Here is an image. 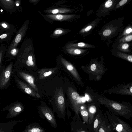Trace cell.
Returning <instances> with one entry per match:
<instances>
[{
	"label": "cell",
	"mask_w": 132,
	"mask_h": 132,
	"mask_svg": "<svg viewBox=\"0 0 132 132\" xmlns=\"http://www.w3.org/2000/svg\"><path fill=\"white\" fill-rule=\"evenodd\" d=\"M99 102L104 105L114 114L121 116L127 119L132 118V107L130 105H126L106 98H100Z\"/></svg>",
	"instance_id": "cell-1"
},
{
	"label": "cell",
	"mask_w": 132,
	"mask_h": 132,
	"mask_svg": "<svg viewBox=\"0 0 132 132\" xmlns=\"http://www.w3.org/2000/svg\"><path fill=\"white\" fill-rule=\"evenodd\" d=\"M114 131L116 132H132V128L127 122L118 116L106 111L105 113Z\"/></svg>",
	"instance_id": "cell-2"
},
{
	"label": "cell",
	"mask_w": 132,
	"mask_h": 132,
	"mask_svg": "<svg viewBox=\"0 0 132 132\" xmlns=\"http://www.w3.org/2000/svg\"><path fill=\"white\" fill-rule=\"evenodd\" d=\"M13 63L11 62L5 67L0 75V89L7 88L10 84V81L13 75Z\"/></svg>",
	"instance_id": "cell-3"
},
{
	"label": "cell",
	"mask_w": 132,
	"mask_h": 132,
	"mask_svg": "<svg viewBox=\"0 0 132 132\" xmlns=\"http://www.w3.org/2000/svg\"><path fill=\"white\" fill-rule=\"evenodd\" d=\"M68 95L71 103L72 109L75 112L76 117L80 118L79 115V110L80 106L82 105L80 102L79 95L71 87H68Z\"/></svg>",
	"instance_id": "cell-4"
},
{
	"label": "cell",
	"mask_w": 132,
	"mask_h": 132,
	"mask_svg": "<svg viewBox=\"0 0 132 132\" xmlns=\"http://www.w3.org/2000/svg\"><path fill=\"white\" fill-rule=\"evenodd\" d=\"M24 109L23 106L20 102H14L5 108V109L9 112L6 118H12L16 116L23 111Z\"/></svg>",
	"instance_id": "cell-5"
},
{
	"label": "cell",
	"mask_w": 132,
	"mask_h": 132,
	"mask_svg": "<svg viewBox=\"0 0 132 132\" xmlns=\"http://www.w3.org/2000/svg\"><path fill=\"white\" fill-rule=\"evenodd\" d=\"M15 73L20 78L26 81L37 92L38 89L34 83V79L33 77L28 73L20 69H13V74Z\"/></svg>",
	"instance_id": "cell-6"
},
{
	"label": "cell",
	"mask_w": 132,
	"mask_h": 132,
	"mask_svg": "<svg viewBox=\"0 0 132 132\" xmlns=\"http://www.w3.org/2000/svg\"><path fill=\"white\" fill-rule=\"evenodd\" d=\"M13 79L16 86L25 93L33 96H36V93L33 88L20 79L15 73L13 74Z\"/></svg>",
	"instance_id": "cell-7"
},
{
	"label": "cell",
	"mask_w": 132,
	"mask_h": 132,
	"mask_svg": "<svg viewBox=\"0 0 132 132\" xmlns=\"http://www.w3.org/2000/svg\"><path fill=\"white\" fill-rule=\"evenodd\" d=\"M63 94L61 92H59L56 97L55 102L59 117L64 120L65 116V103Z\"/></svg>",
	"instance_id": "cell-8"
},
{
	"label": "cell",
	"mask_w": 132,
	"mask_h": 132,
	"mask_svg": "<svg viewBox=\"0 0 132 132\" xmlns=\"http://www.w3.org/2000/svg\"><path fill=\"white\" fill-rule=\"evenodd\" d=\"M40 110L43 115L52 126L54 128L57 127V123L55 117L52 110L46 106L41 107Z\"/></svg>",
	"instance_id": "cell-9"
},
{
	"label": "cell",
	"mask_w": 132,
	"mask_h": 132,
	"mask_svg": "<svg viewBox=\"0 0 132 132\" xmlns=\"http://www.w3.org/2000/svg\"><path fill=\"white\" fill-rule=\"evenodd\" d=\"M105 114H103L102 120L95 132H113Z\"/></svg>",
	"instance_id": "cell-10"
},
{
	"label": "cell",
	"mask_w": 132,
	"mask_h": 132,
	"mask_svg": "<svg viewBox=\"0 0 132 132\" xmlns=\"http://www.w3.org/2000/svg\"><path fill=\"white\" fill-rule=\"evenodd\" d=\"M61 62L67 69L71 74L78 81H80V79L78 73L73 66L63 58L61 59Z\"/></svg>",
	"instance_id": "cell-11"
},
{
	"label": "cell",
	"mask_w": 132,
	"mask_h": 132,
	"mask_svg": "<svg viewBox=\"0 0 132 132\" xmlns=\"http://www.w3.org/2000/svg\"><path fill=\"white\" fill-rule=\"evenodd\" d=\"M19 122L13 121L0 123V132H14V127Z\"/></svg>",
	"instance_id": "cell-12"
},
{
	"label": "cell",
	"mask_w": 132,
	"mask_h": 132,
	"mask_svg": "<svg viewBox=\"0 0 132 132\" xmlns=\"http://www.w3.org/2000/svg\"><path fill=\"white\" fill-rule=\"evenodd\" d=\"M103 114L101 112H97L91 125L88 127L92 132H95L102 120Z\"/></svg>",
	"instance_id": "cell-13"
},
{
	"label": "cell",
	"mask_w": 132,
	"mask_h": 132,
	"mask_svg": "<svg viewBox=\"0 0 132 132\" xmlns=\"http://www.w3.org/2000/svg\"><path fill=\"white\" fill-rule=\"evenodd\" d=\"M77 118L78 124L75 132H92L87 125L81 121L80 118Z\"/></svg>",
	"instance_id": "cell-14"
},
{
	"label": "cell",
	"mask_w": 132,
	"mask_h": 132,
	"mask_svg": "<svg viewBox=\"0 0 132 132\" xmlns=\"http://www.w3.org/2000/svg\"><path fill=\"white\" fill-rule=\"evenodd\" d=\"M75 16L72 15H63L60 14H49L47 16L50 19L56 20L63 21L69 19Z\"/></svg>",
	"instance_id": "cell-15"
},
{
	"label": "cell",
	"mask_w": 132,
	"mask_h": 132,
	"mask_svg": "<svg viewBox=\"0 0 132 132\" xmlns=\"http://www.w3.org/2000/svg\"><path fill=\"white\" fill-rule=\"evenodd\" d=\"M82 117L83 122L87 125H88L89 121V114L88 109L84 105H82L80 107L79 113Z\"/></svg>",
	"instance_id": "cell-16"
},
{
	"label": "cell",
	"mask_w": 132,
	"mask_h": 132,
	"mask_svg": "<svg viewBox=\"0 0 132 132\" xmlns=\"http://www.w3.org/2000/svg\"><path fill=\"white\" fill-rule=\"evenodd\" d=\"M92 45L83 42H79L76 44H69L67 45L66 48H91Z\"/></svg>",
	"instance_id": "cell-17"
},
{
	"label": "cell",
	"mask_w": 132,
	"mask_h": 132,
	"mask_svg": "<svg viewBox=\"0 0 132 132\" xmlns=\"http://www.w3.org/2000/svg\"><path fill=\"white\" fill-rule=\"evenodd\" d=\"M24 131L28 132H44V130L41 127L32 125L27 126Z\"/></svg>",
	"instance_id": "cell-18"
},
{
	"label": "cell",
	"mask_w": 132,
	"mask_h": 132,
	"mask_svg": "<svg viewBox=\"0 0 132 132\" xmlns=\"http://www.w3.org/2000/svg\"><path fill=\"white\" fill-rule=\"evenodd\" d=\"M68 53L72 55H79L84 53L86 50L75 48H68L66 49Z\"/></svg>",
	"instance_id": "cell-19"
},
{
	"label": "cell",
	"mask_w": 132,
	"mask_h": 132,
	"mask_svg": "<svg viewBox=\"0 0 132 132\" xmlns=\"http://www.w3.org/2000/svg\"><path fill=\"white\" fill-rule=\"evenodd\" d=\"M46 11L53 14L66 13L70 11L69 9L65 8H59L47 10Z\"/></svg>",
	"instance_id": "cell-20"
},
{
	"label": "cell",
	"mask_w": 132,
	"mask_h": 132,
	"mask_svg": "<svg viewBox=\"0 0 132 132\" xmlns=\"http://www.w3.org/2000/svg\"><path fill=\"white\" fill-rule=\"evenodd\" d=\"M39 72L40 74L39 78L42 79L45 77L49 76L52 74L53 71L51 69H43Z\"/></svg>",
	"instance_id": "cell-21"
},
{
	"label": "cell",
	"mask_w": 132,
	"mask_h": 132,
	"mask_svg": "<svg viewBox=\"0 0 132 132\" xmlns=\"http://www.w3.org/2000/svg\"><path fill=\"white\" fill-rule=\"evenodd\" d=\"M117 55L120 57L125 59L130 62H132V56L119 52H118Z\"/></svg>",
	"instance_id": "cell-22"
},
{
	"label": "cell",
	"mask_w": 132,
	"mask_h": 132,
	"mask_svg": "<svg viewBox=\"0 0 132 132\" xmlns=\"http://www.w3.org/2000/svg\"><path fill=\"white\" fill-rule=\"evenodd\" d=\"M5 53L3 51L0 52V75L5 67V66L3 65L2 63Z\"/></svg>",
	"instance_id": "cell-23"
},
{
	"label": "cell",
	"mask_w": 132,
	"mask_h": 132,
	"mask_svg": "<svg viewBox=\"0 0 132 132\" xmlns=\"http://www.w3.org/2000/svg\"><path fill=\"white\" fill-rule=\"evenodd\" d=\"M132 40V35H127L122 38L119 40L120 43H123L126 42H129L131 41Z\"/></svg>",
	"instance_id": "cell-24"
},
{
	"label": "cell",
	"mask_w": 132,
	"mask_h": 132,
	"mask_svg": "<svg viewBox=\"0 0 132 132\" xmlns=\"http://www.w3.org/2000/svg\"><path fill=\"white\" fill-rule=\"evenodd\" d=\"M118 47L119 48L120 50H121L125 51H128L129 45L127 43L121 44L120 46H119Z\"/></svg>",
	"instance_id": "cell-25"
},
{
	"label": "cell",
	"mask_w": 132,
	"mask_h": 132,
	"mask_svg": "<svg viewBox=\"0 0 132 132\" xmlns=\"http://www.w3.org/2000/svg\"><path fill=\"white\" fill-rule=\"evenodd\" d=\"M111 30L109 29H106L103 32V35L105 36H109L111 33Z\"/></svg>",
	"instance_id": "cell-26"
},
{
	"label": "cell",
	"mask_w": 132,
	"mask_h": 132,
	"mask_svg": "<svg viewBox=\"0 0 132 132\" xmlns=\"http://www.w3.org/2000/svg\"><path fill=\"white\" fill-rule=\"evenodd\" d=\"M92 28V26L91 25H89L85 28L82 29L81 31V32L83 33L85 32L88 31L90 30Z\"/></svg>",
	"instance_id": "cell-27"
},
{
	"label": "cell",
	"mask_w": 132,
	"mask_h": 132,
	"mask_svg": "<svg viewBox=\"0 0 132 132\" xmlns=\"http://www.w3.org/2000/svg\"><path fill=\"white\" fill-rule=\"evenodd\" d=\"M132 29L131 28L129 27L124 32L122 35H126L131 33Z\"/></svg>",
	"instance_id": "cell-28"
},
{
	"label": "cell",
	"mask_w": 132,
	"mask_h": 132,
	"mask_svg": "<svg viewBox=\"0 0 132 132\" xmlns=\"http://www.w3.org/2000/svg\"><path fill=\"white\" fill-rule=\"evenodd\" d=\"M113 2L111 0H108L106 1L105 4V6L106 8H109L112 5Z\"/></svg>",
	"instance_id": "cell-29"
},
{
	"label": "cell",
	"mask_w": 132,
	"mask_h": 132,
	"mask_svg": "<svg viewBox=\"0 0 132 132\" xmlns=\"http://www.w3.org/2000/svg\"><path fill=\"white\" fill-rule=\"evenodd\" d=\"M21 35L20 34H18L15 38V42L16 43H19L21 40Z\"/></svg>",
	"instance_id": "cell-30"
},
{
	"label": "cell",
	"mask_w": 132,
	"mask_h": 132,
	"mask_svg": "<svg viewBox=\"0 0 132 132\" xmlns=\"http://www.w3.org/2000/svg\"><path fill=\"white\" fill-rule=\"evenodd\" d=\"M63 31L61 29H58L55 30L54 32V34L56 35H59L62 34Z\"/></svg>",
	"instance_id": "cell-31"
},
{
	"label": "cell",
	"mask_w": 132,
	"mask_h": 132,
	"mask_svg": "<svg viewBox=\"0 0 132 132\" xmlns=\"http://www.w3.org/2000/svg\"><path fill=\"white\" fill-rule=\"evenodd\" d=\"M96 66L95 64H92L90 67L91 70L93 71H94L96 70Z\"/></svg>",
	"instance_id": "cell-32"
},
{
	"label": "cell",
	"mask_w": 132,
	"mask_h": 132,
	"mask_svg": "<svg viewBox=\"0 0 132 132\" xmlns=\"http://www.w3.org/2000/svg\"><path fill=\"white\" fill-rule=\"evenodd\" d=\"M127 0H122L120 1L119 3V5L120 6H122L125 4L127 2Z\"/></svg>",
	"instance_id": "cell-33"
},
{
	"label": "cell",
	"mask_w": 132,
	"mask_h": 132,
	"mask_svg": "<svg viewBox=\"0 0 132 132\" xmlns=\"http://www.w3.org/2000/svg\"><path fill=\"white\" fill-rule=\"evenodd\" d=\"M7 36V34H3L0 36V38L1 39H3L5 38Z\"/></svg>",
	"instance_id": "cell-34"
},
{
	"label": "cell",
	"mask_w": 132,
	"mask_h": 132,
	"mask_svg": "<svg viewBox=\"0 0 132 132\" xmlns=\"http://www.w3.org/2000/svg\"><path fill=\"white\" fill-rule=\"evenodd\" d=\"M2 25V27L4 28H6L7 27L6 24L5 23H3Z\"/></svg>",
	"instance_id": "cell-35"
},
{
	"label": "cell",
	"mask_w": 132,
	"mask_h": 132,
	"mask_svg": "<svg viewBox=\"0 0 132 132\" xmlns=\"http://www.w3.org/2000/svg\"><path fill=\"white\" fill-rule=\"evenodd\" d=\"M36 97L38 98H39L40 97V96L39 95V94L37 93H36Z\"/></svg>",
	"instance_id": "cell-36"
},
{
	"label": "cell",
	"mask_w": 132,
	"mask_h": 132,
	"mask_svg": "<svg viewBox=\"0 0 132 132\" xmlns=\"http://www.w3.org/2000/svg\"><path fill=\"white\" fill-rule=\"evenodd\" d=\"M130 92L131 94L132 93V87L131 86L130 89Z\"/></svg>",
	"instance_id": "cell-37"
},
{
	"label": "cell",
	"mask_w": 132,
	"mask_h": 132,
	"mask_svg": "<svg viewBox=\"0 0 132 132\" xmlns=\"http://www.w3.org/2000/svg\"><path fill=\"white\" fill-rule=\"evenodd\" d=\"M16 5L17 6H18L19 5V3H17L16 4Z\"/></svg>",
	"instance_id": "cell-38"
},
{
	"label": "cell",
	"mask_w": 132,
	"mask_h": 132,
	"mask_svg": "<svg viewBox=\"0 0 132 132\" xmlns=\"http://www.w3.org/2000/svg\"><path fill=\"white\" fill-rule=\"evenodd\" d=\"M23 132H27V131H24Z\"/></svg>",
	"instance_id": "cell-39"
},
{
	"label": "cell",
	"mask_w": 132,
	"mask_h": 132,
	"mask_svg": "<svg viewBox=\"0 0 132 132\" xmlns=\"http://www.w3.org/2000/svg\"><path fill=\"white\" fill-rule=\"evenodd\" d=\"M2 11H3V10H1V11L2 12Z\"/></svg>",
	"instance_id": "cell-40"
}]
</instances>
